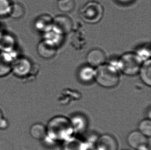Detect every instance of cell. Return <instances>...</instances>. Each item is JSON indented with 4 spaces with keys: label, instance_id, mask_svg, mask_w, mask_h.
Masks as SVG:
<instances>
[{
    "label": "cell",
    "instance_id": "obj_19",
    "mask_svg": "<svg viewBox=\"0 0 151 150\" xmlns=\"http://www.w3.org/2000/svg\"><path fill=\"white\" fill-rule=\"evenodd\" d=\"M75 0H59L57 6L59 10L64 12H70L76 7Z\"/></svg>",
    "mask_w": 151,
    "mask_h": 150
},
{
    "label": "cell",
    "instance_id": "obj_3",
    "mask_svg": "<svg viewBox=\"0 0 151 150\" xmlns=\"http://www.w3.org/2000/svg\"><path fill=\"white\" fill-rule=\"evenodd\" d=\"M143 61L136 53H127L119 59L116 67L119 71L127 76H135L138 74Z\"/></svg>",
    "mask_w": 151,
    "mask_h": 150
},
{
    "label": "cell",
    "instance_id": "obj_11",
    "mask_svg": "<svg viewBox=\"0 0 151 150\" xmlns=\"http://www.w3.org/2000/svg\"><path fill=\"white\" fill-rule=\"evenodd\" d=\"M53 20L49 14H42L35 20L34 27L39 32L47 33L52 29Z\"/></svg>",
    "mask_w": 151,
    "mask_h": 150
},
{
    "label": "cell",
    "instance_id": "obj_15",
    "mask_svg": "<svg viewBox=\"0 0 151 150\" xmlns=\"http://www.w3.org/2000/svg\"><path fill=\"white\" fill-rule=\"evenodd\" d=\"M30 134L36 139L43 140L47 134V128L42 124H35L31 127Z\"/></svg>",
    "mask_w": 151,
    "mask_h": 150
},
{
    "label": "cell",
    "instance_id": "obj_4",
    "mask_svg": "<svg viewBox=\"0 0 151 150\" xmlns=\"http://www.w3.org/2000/svg\"><path fill=\"white\" fill-rule=\"evenodd\" d=\"M104 14L102 5L96 1L86 3L81 10V16L83 20L89 24H96L100 21Z\"/></svg>",
    "mask_w": 151,
    "mask_h": 150
},
{
    "label": "cell",
    "instance_id": "obj_10",
    "mask_svg": "<svg viewBox=\"0 0 151 150\" xmlns=\"http://www.w3.org/2000/svg\"><path fill=\"white\" fill-rule=\"evenodd\" d=\"M147 137L138 130L133 131L127 137V142L131 148L137 150L139 147L147 144Z\"/></svg>",
    "mask_w": 151,
    "mask_h": 150
},
{
    "label": "cell",
    "instance_id": "obj_22",
    "mask_svg": "<svg viewBox=\"0 0 151 150\" xmlns=\"http://www.w3.org/2000/svg\"><path fill=\"white\" fill-rule=\"evenodd\" d=\"M12 3L10 0H0V17L9 16Z\"/></svg>",
    "mask_w": 151,
    "mask_h": 150
},
{
    "label": "cell",
    "instance_id": "obj_25",
    "mask_svg": "<svg viewBox=\"0 0 151 150\" xmlns=\"http://www.w3.org/2000/svg\"><path fill=\"white\" fill-rule=\"evenodd\" d=\"M4 119H5V118L3 117V114H2V112L0 111V124L2 123Z\"/></svg>",
    "mask_w": 151,
    "mask_h": 150
},
{
    "label": "cell",
    "instance_id": "obj_18",
    "mask_svg": "<svg viewBox=\"0 0 151 150\" xmlns=\"http://www.w3.org/2000/svg\"><path fill=\"white\" fill-rule=\"evenodd\" d=\"M24 14V8L22 4L18 2L12 3L9 16L14 19L18 20L22 18Z\"/></svg>",
    "mask_w": 151,
    "mask_h": 150
},
{
    "label": "cell",
    "instance_id": "obj_6",
    "mask_svg": "<svg viewBox=\"0 0 151 150\" xmlns=\"http://www.w3.org/2000/svg\"><path fill=\"white\" fill-rule=\"evenodd\" d=\"M73 28V22L69 16L59 15L53 19L52 29L62 36L69 34Z\"/></svg>",
    "mask_w": 151,
    "mask_h": 150
},
{
    "label": "cell",
    "instance_id": "obj_9",
    "mask_svg": "<svg viewBox=\"0 0 151 150\" xmlns=\"http://www.w3.org/2000/svg\"><path fill=\"white\" fill-rule=\"evenodd\" d=\"M86 59L88 65L93 67H98L105 64L106 60V55L104 51L100 49H93L89 51Z\"/></svg>",
    "mask_w": 151,
    "mask_h": 150
},
{
    "label": "cell",
    "instance_id": "obj_12",
    "mask_svg": "<svg viewBox=\"0 0 151 150\" xmlns=\"http://www.w3.org/2000/svg\"><path fill=\"white\" fill-rule=\"evenodd\" d=\"M95 75L96 69L89 65L82 66L78 71V78L84 83H90L95 80Z\"/></svg>",
    "mask_w": 151,
    "mask_h": 150
},
{
    "label": "cell",
    "instance_id": "obj_1",
    "mask_svg": "<svg viewBox=\"0 0 151 150\" xmlns=\"http://www.w3.org/2000/svg\"><path fill=\"white\" fill-rule=\"evenodd\" d=\"M47 128V136L56 141L67 140L72 137L74 132L70 119L63 116L53 118Z\"/></svg>",
    "mask_w": 151,
    "mask_h": 150
},
{
    "label": "cell",
    "instance_id": "obj_16",
    "mask_svg": "<svg viewBox=\"0 0 151 150\" xmlns=\"http://www.w3.org/2000/svg\"><path fill=\"white\" fill-rule=\"evenodd\" d=\"M86 145L81 140L71 137L65 140L63 144V150H86Z\"/></svg>",
    "mask_w": 151,
    "mask_h": 150
},
{
    "label": "cell",
    "instance_id": "obj_13",
    "mask_svg": "<svg viewBox=\"0 0 151 150\" xmlns=\"http://www.w3.org/2000/svg\"><path fill=\"white\" fill-rule=\"evenodd\" d=\"M138 74L141 81L145 85L150 86L151 85V59H149L147 61L143 62Z\"/></svg>",
    "mask_w": 151,
    "mask_h": 150
},
{
    "label": "cell",
    "instance_id": "obj_21",
    "mask_svg": "<svg viewBox=\"0 0 151 150\" xmlns=\"http://www.w3.org/2000/svg\"><path fill=\"white\" fill-rule=\"evenodd\" d=\"M12 64L0 54V77L6 76L11 73Z\"/></svg>",
    "mask_w": 151,
    "mask_h": 150
},
{
    "label": "cell",
    "instance_id": "obj_26",
    "mask_svg": "<svg viewBox=\"0 0 151 150\" xmlns=\"http://www.w3.org/2000/svg\"></svg>",
    "mask_w": 151,
    "mask_h": 150
},
{
    "label": "cell",
    "instance_id": "obj_23",
    "mask_svg": "<svg viewBox=\"0 0 151 150\" xmlns=\"http://www.w3.org/2000/svg\"><path fill=\"white\" fill-rule=\"evenodd\" d=\"M136 53L143 62L150 59L151 51L150 46L147 47V45L140 47Z\"/></svg>",
    "mask_w": 151,
    "mask_h": 150
},
{
    "label": "cell",
    "instance_id": "obj_24",
    "mask_svg": "<svg viewBox=\"0 0 151 150\" xmlns=\"http://www.w3.org/2000/svg\"><path fill=\"white\" fill-rule=\"evenodd\" d=\"M136 150H150L149 146H148V144H145L144 146L139 147V148L137 149Z\"/></svg>",
    "mask_w": 151,
    "mask_h": 150
},
{
    "label": "cell",
    "instance_id": "obj_17",
    "mask_svg": "<svg viewBox=\"0 0 151 150\" xmlns=\"http://www.w3.org/2000/svg\"><path fill=\"white\" fill-rule=\"evenodd\" d=\"M14 41L10 35H0V49L2 51L13 49H14Z\"/></svg>",
    "mask_w": 151,
    "mask_h": 150
},
{
    "label": "cell",
    "instance_id": "obj_14",
    "mask_svg": "<svg viewBox=\"0 0 151 150\" xmlns=\"http://www.w3.org/2000/svg\"><path fill=\"white\" fill-rule=\"evenodd\" d=\"M70 121L71 122L74 131L81 132L84 131L87 127V122L86 118L82 115L78 114L74 115L71 119H70Z\"/></svg>",
    "mask_w": 151,
    "mask_h": 150
},
{
    "label": "cell",
    "instance_id": "obj_2",
    "mask_svg": "<svg viewBox=\"0 0 151 150\" xmlns=\"http://www.w3.org/2000/svg\"><path fill=\"white\" fill-rule=\"evenodd\" d=\"M95 81L102 87L114 88L119 83V71L116 67L110 64H102L96 69Z\"/></svg>",
    "mask_w": 151,
    "mask_h": 150
},
{
    "label": "cell",
    "instance_id": "obj_20",
    "mask_svg": "<svg viewBox=\"0 0 151 150\" xmlns=\"http://www.w3.org/2000/svg\"><path fill=\"white\" fill-rule=\"evenodd\" d=\"M138 131L147 137H150L151 135V119L146 118L142 120L138 124Z\"/></svg>",
    "mask_w": 151,
    "mask_h": 150
},
{
    "label": "cell",
    "instance_id": "obj_5",
    "mask_svg": "<svg viewBox=\"0 0 151 150\" xmlns=\"http://www.w3.org/2000/svg\"><path fill=\"white\" fill-rule=\"evenodd\" d=\"M32 68V63L29 58L19 56L12 64L11 72L16 77L24 78L31 73Z\"/></svg>",
    "mask_w": 151,
    "mask_h": 150
},
{
    "label": "cell",
    "instance_id": "obj_8",
    "mask_svg": "<svg viewBox=\"0 0 151 150\" xmlns=\"http://www.w3.org/2000/svg\"><path fill=\"white\" fill-rule=\"evenodd\" d=\"M96 150H118V144L116 139L110 134L102 135L96 143Z\"/></svg>",
    "mask_w": 151,
    "mask_h": 150
},
{
    "label": "cell",
    "instance_id": "obj_7",
    "mask_svg": "<svg viewBox=\"0 0 151 150\" xmlns=\"http://www.w3.org/2000/svg\"><path fill=\"white\" fill-rule=\"evenodd\" d=\"M57 47L58 46L54 43L43 39L37 45V53L43 59H52L57 53Z\"/></svg>",
    "mask_w": 151,
    "mask_h": 150
}]
</instances>
